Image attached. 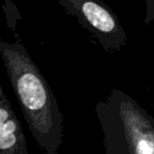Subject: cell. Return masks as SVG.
<instances>
[{
    "instance_id": "obj_4",
    "label": "cell",
    "mask_w": 154,
    "mask_h": 154,
    "mask_svg": "<svg viewBox=\"0 0 154 154\" xmlns=\"http://www.w3.org/2000/svg\"><path fill=\"white\" fill-rule=\"evenodd\" d=\"M0 154H29L20 122L0 87Z\"/></svg>"
},
{
    "instance_id": "obj_1",
    "label": "cell",
    "mask_w": 154,
    "mask_h": 154,
    "mask_svg": "<svg viewBox=\"0 0 154 154\" xmlns=\"http://www.w3.org/2000/svg\"><path fill=\"white\" fill-rule=\"evenodd\" d=\"M0 54L29 130L46 154L61 144L63 116L48 82L20 42H0Z\"/></svg>"
},
{
    "instance_id": "obj_2",
    "label": "cell",
    "mask_w": 154,
    "mask_h": 154,
    "mask_svg": "<svg viewBox=\"0 0 154 154\" xmlns=\"http://www.w3.org/2000/svg\"><path fill=\"white\" fill-rule=\"evenodd\" d=\"M120 94V93H119ZM116 103V129L125 154H154V122L129 96L120 94Z\"/></svg>"
},
{
    "instance_id": "obj_3",
    "label": "cell",
    "mask_w": 154,
    "mask_h": 154,
    "mask_svg": "<svg viewBox=\"0 0 154 154\" xmlns=\"http://www.w3.org/2000/svg\"><path fill=\"white\" fill-rule=\"evenodd\" d=\"M79 23L94 34L107 49H119L126 43V35L118 18L100 0H58Z\"/></svg>"
},
{
    "instance_id": "obj_5",
    "label": "cell",
    "mask_w": 154,
    "mask_h": 154,
    "mask_svg": "<svg viewBox=\"0 0 154 154\" xmlns=\"http://www.w3.org/2000/svg\"><path fill=\"white\" fill-rule=\"evenodd\" d=\"M144 23L148 25L154 19V0H144Z\"/></svg>"
}]
</instances>
